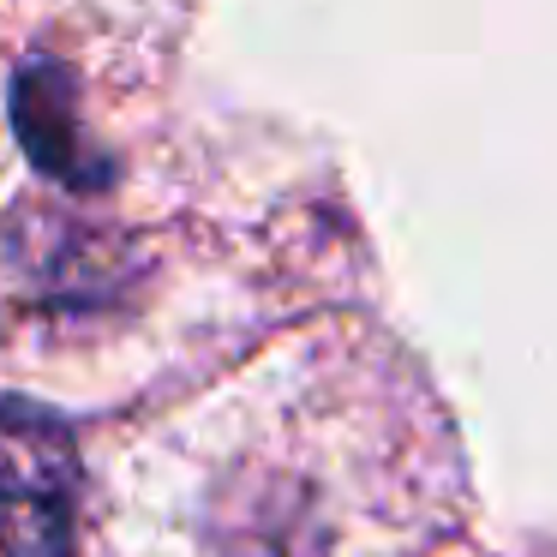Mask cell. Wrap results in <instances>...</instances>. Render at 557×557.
Here are the masks:
<instances>
[{
  "instance_id": "cell-1",
  "label": "cell",
  "mask_w": 557,
  "mask_h": 557,
  "mask_svg": "<svg viewBox=\"0 0 557 557\" xmlns=\"http://www.w3.org/2000/svg\"><path fill=\"white\" fill-rule=\"evenodd\" d=\"M73 432L30 401H0V557H73Z\"/></svg>"
},
{
  "instance_id": "cell-2",
  "label": "cell",
  "mask_w": 557,
  "mask_h": 557,
  "mask_svg": "<svg viewBox=\"0 0 557 557\" xmlns=\"http://www.w3.org/2000/svg\"><path fill=\"white\" fill-rule=\"evenodd\" d=\"M13 133L25 157L37 162L49 181L73 186V193H97L109 186V162L97 157L78 114V78L66 61H25L13 78Z\"/></svg>"
}]
</instances>
